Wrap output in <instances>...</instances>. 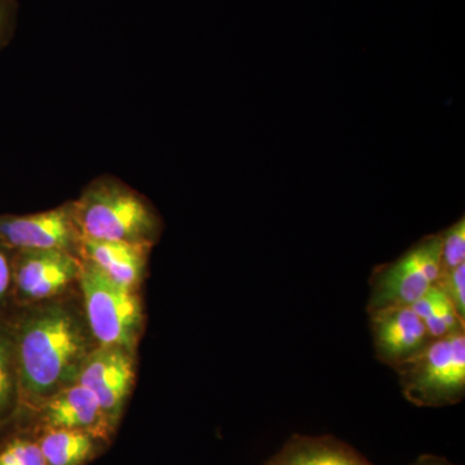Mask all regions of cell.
Returning a JSON list of instances; mask_svg holds the SVG:
<instances>
[{
    "label": "cell",
    "instance_id": "cell-12",
    "mask_svg": "<svg viewBox=\"0 0 465 465\" xmlns=\"http://www.w3.org/2000/svg\"><path fill=\"white\" fill-rule=\"evenodd\" d=\"M265 465H376L344 440L292 434Z\"/></svg>",
    "mask_w": 465,
    "mask_h": 465
},
{
    "label": "cell",
    "instance_id": "cell-19",
    "mask_svg": "<svg viewBox=\"0 0 465 465\" xmlns=\"http://www.w3.org/2000/svg\"><path fill=\"white\" fill-rule=\"evenodd\" d=\"M20 5L17 0H0V51L14 41L18 25Z\"/></svg>",
    "mask_w": 465,
    "mask_h": 465
},
{
    "label": "cell",
    "instance_id": "cell-9",
    "mask_svg": "<svg viewBox=\"0 0 465 465\" xmlns=\"http://www.w3.org/2000/svg\"><path fill=\"white\" fill-rule=\"evenodd\" d=\"M41 430H75L108 443L114 437L94 394L79 382L67 385L34 409Z\"/></svg>",
    "mask_w": 465,
    "mask_h": 465
},
{
    "label": "cell",
    "instance_id": "cell-13",
    "mask_svg": "<svg viewBox=\"0 0 465 465\" xmlns=\"http://www.w3.org/2000/svg\"><path fill=\"white\" fill-rule=\"evenodd\" d=\"M35 440L47 465H85L106 445L91 434L65 430H41Z\"/></svg>",
    "mask_w": 465,
    "mask_h": 465
},
{
    "label": "cell",
    "instance_id": "cell-14",
    "mask_svg": "<svg viewBox=\"0 0 465 465\" xmlns=\"http://www.w3.org/2000/svg\"><path fill=\"white\" fill-rule=\"evenodd\" d=\"M415 313L423 321L432 339L445 338L459 331H465V320L439 284L427 291L411 305Z\"/></svg>",
    "mask_w": 465,
    "mask_h": 465
},
{
    "label": "cell",
    "instance_id": "cell-15",
    "mask_svg": "<svg viewBox=\"0 0 465 465\" xmlns=\"http://www.w3.org/2000/svg\"><path fill=\"white\" fill-rule=\"evenodd\" d=\"M18 405V375L14 335L0 324V418Z\"/></svg>",
    "mask_w": 465,
    "mask_h": 465
},
{
    "label": "cell",
    "instance_id": "cell-5",
    "mask_svg": "<svg viewBox=\"0 0 465 465\" xmlns=\"http://www.w3.org/2000/svg\"><path fill=\"white\" fill-rule=\"evenodd\" d=\"M440 232L425 235L400 258L375 266L370 275L367 313L390 307H411L440 277Z\"/></svg>",
    "mask_w": 465,
    "mask_h": 465
},
{
    "label": "cell",
    "instance_id": "cell-17",
    "mask_svg": "<svg viewBox=\"0 0 465 465\" xmlns=\"http://www.w3.org/2000/svg\"><path fill=\"white\" fill-rule=\"evenodd\" d=\"M0 465H47L35 440L15 439L0 450Z\"/></svg>",
    "mask_w": 465,
    "mask_h": 465
},
{
    "label": "cell",
    "instance_id": "cell-4",
    "mask_svg": "<svg viewBox=\"0 0 465 465\" xmlns=\"http://www.w3.org/2000/svg\"><path fill=\"white\" fill-rule=\"evenodd\" d=\"M78 286L85 320L97 345L121 347L136 354L143 330V302L137 291L113 282L84 259Z\"/></svg>",
    "mask_w": 465,
    "mask_h": 465
},
{
    "label": "cell",
    "instance_id": "cell-6",
    "mask_svg": "<svg viewBox=\"0 0 465 465\" xmlns=\"http://www.w3.org/2000/svg\"><path fill=\"white\" fill-rule=\"evenodd\" d=\"M0 242L11 251H61L79 258L84 237L72 201L32 215H0Z\"/></svg>",
    "mask_w": 465,
    "mask_h": 465
},
{
    "label": "cell",
    "instance_id": "cell-18",
    "mask_svg": "<svg viewBox=\"0 0 465 465\" xmlns=\"http://www.w3.org/2000/svg\"><path fill=\"white\" fill-rule=\"evenodd\" d=\"M439 286L451 300L459 316L465 320V264L440 274Z\"/></svg>",
    "mask_w": 465,
    "mask_h": 465
},
{
    "label": "cell",
    "instance_id": "cell-2",
    "mask_svg": "<svg viewBox=\"0 0 465 465\" xmlns=\"http://www.w3.org/2000/svg\"><path fill=\"white\" fill-rule=\"evenodd\" d=\"M73 206L84 240L153 247L163 231L148 198L109 174L88 183Z\"/></svg>",
    "mask_w": 465,
    "mask_h": 465
},
{
    "label": "cell",
    "instance_id": "cell-7",
    "mask_svg": "<svg viewBox=\"0 0 465 465\" xmlns=\"http://www.w3.org/2000/svg\"><path fill=\"white\" fill-rule=\"evenodd\" d=\"M81 259L61 251H12V291L27 304L58 299L78 283Z\"/></svg>",
    "mask_w": 465,
    "mask_h": 465
},
{
    "label": "cell",
    "instance_id": "cell-1",
    "mask_svg": "<svg viewBox=\"0 0 465 465\" xmlns=\"http://www.w3.org/2000/svg\"><path fill=\"white\" fill-rule=\"evenodd\" d=\"M18 405L35 409L76 381L97 342L84 312L65 300H47L18 320L14 331Z\"/></svg>",
    "mask_w": 465,
    "mask_h": 465
},
{
    "label": "cell",
    "instance_id": "cell-21",
    "mask_svg": "<svg viewBox=\"0 0 465 465\" xmlns=\"http://www.w3.org/2000/svg\"><path fill=\"white\" fill-rule=\"evenodd\" d=\"M410 465H458L450 461L445 457H440V455L434 454H423L419 455Z\"/></svg>",
    "mask_w": 465,
    "mask_h": 465
},
{
    "label": "cell",
    "instance_id": "cell-8",
    "mask_svg": "<svg viewBox=\"0 0 465 465\" xmlns=\"http://www.w3.org/2000/svg\"><path fill=\"white\" fill-rule=\"evenodd\" d=\"M136 354L121 347L97 345L84 361L76 382L99 401L110 427L116 432L136 378Z\"/></svg>",
    "mask_w": 465,
    "mask_h": 465
},
{
    "label": "cell",
    "instance_id": "cell-10",
    "mask_svg": "<svg viewBox=\"0 0 465 465\" xmlns=\"http://www.w3.org/2000/svg\"><path fill=\"white\" fill-rule=\"evenodd\" d=\"M370 330L376 360L397 367L423 351L432 336L411 307H390L370 312Z\"/></svg>",
    "mask_w": 465,
    "mask_h": 465
},
{
    "label": "cell",
    "instance_id": "cell-11",
    "mask_svg": "<svg viewBox=\"0 0 465 465\" xmlns=\"http://www.w3.org/2000/svg\"><path fill=\"white\" fill-rule=\"evenodd\" d=\"M152 247L124 242L84 240L79 258L85 260L109 278L128 290L139 291Z\"/></svg>",
    "mask_w": 465,
    "mask_h": 465
},
{
    "label": "cell",
    "instance_id": "cell-16",
    "mask_svg": "<svg viewBox=\"0 0 465 465\" xmlns=\"http://www.w3.org/2000/svg\"><path fill=\"white\" fill-rule=\"evenodd\" d=\"M440 274L448 273L457 266L465 264V219L461 217L455 224L440 232Z\"/></svg>",
    "mask_w": 465,
    "mask_h": 465
},
{
    "label": "cell",
    "instance_id": "cell-20",
    "mask_svg": "<svg viewBox=\"0 0 465 465\" xmlns=\"http://www.w3.org/2000/svg\"><path fill=\"white\" fill-rule=\"evenodd\" d=\"M12 291V251L0 242V302Z\"/></svg>",
    "mask_w": 465,
    "mask_h": 465
},
{
    "label": "cell",
    "instance_id": "cell-3",
    "mask_svg": "<svg viewBox=\"0 0 465 465\" xmlns=\"http://www.w3.org/2000/svg\"><path fill=\"white\" fill-rule=\"evenodd\" d=\"M394 370L403 397L411 405L427 409L458 405L465 397V331L432 339Z\"/></svg>",
    "mask_w": 465,
    "mask_h": 465
}]
</instances>
